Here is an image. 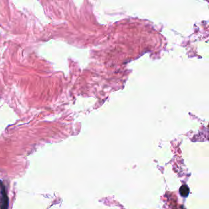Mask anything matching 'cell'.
Masks as SVG:
<instances>
[{"instance_id": "1", "label": "cell", "mask_w": 209, "mask_h": 209, "mask_svg": "<svg viewBox=\"0 0 209 209\" xmlns=\"http://www.w3.org/2000/svg\"><path fill=\"white\" fill-rule=\"evenodd\" d=\"M0 209H8V198L5 191V186L1 182H0Z\"/></svg>"}, {"instance_id": "2", "label": "cell", "mask_w": 209, "mask_h": 209, "mask_svg": "<svg viewBox=\"0 0 209 209\" xmlns=\"http://www.w3.org/2000/svg\"><path fill=\"white\" fill-rule=\"evenodd\" d=\"M180 195L183 196V197L184 198L187 197L190 193L189 188L186 185L182 186L180 188Z\"/></svg>"}]
</instances>
